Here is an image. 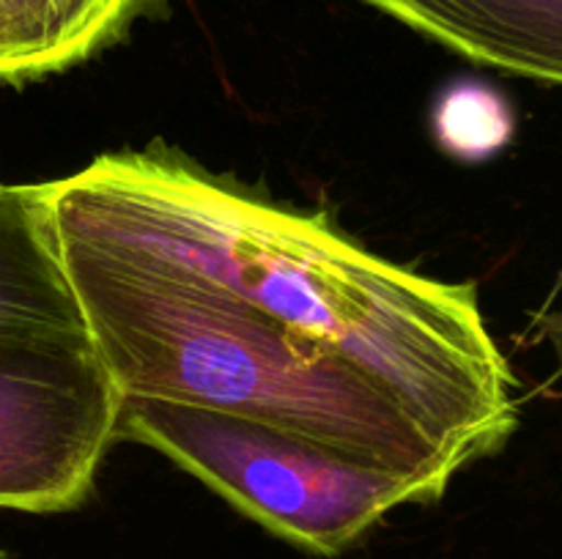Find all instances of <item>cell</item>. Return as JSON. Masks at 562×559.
Listing matches in <instances>:
<instances>
[{"label":"cell","instance_id":"6da1fadb","mask_svg":"<svg viewBox=\"0 0 562 559\" xmlns=\"http://www.w3.org/2000/svg\"><path fill=\"white\" fill-rule=\"evenodd\" d=\"M53 228L206 283L360 367L461 466L519 425L516 378L477 305L329 223L212 175L170 148L102 153L42 184Z\"/></svg>","mask_w":562,"mask_h":559},{"label":"cell","instance_id":"7a4b0ae2","mask_svg":"<svg viewBox=\"0 0 562 559\" xmlns=\"http://www.w3.org/2000/svg\"><path fill=\"white\" fill-rule=\"evenodd\" d=\"M88 334L121 398L223 411L404 475L434 499L464 466L368 373L234 296L55 230Z\"/></svg>","mask_w":562,"mask_h":559},{"label":"cell","instance_id":"3957f363","mask_svg":"<svg viewBox=\"0 0 562 559\" xmlns=\"http://www.w3.org/2000/svg\"><path fill=\"white\" fill-rule=\"evenodd\" d=\"M121 436L168 455L247 518L316 554L344 551L401 504L437 502L409 477L223 411L121 398Z\"/></svg>","mask_w":562,"mask_h":559},{"label":"cell","instance_id":"277c9868","mask_svg":"<svg viewBox=\"0 0 562 559\" xmlns=\"http://www.w3.org/2000/svg\"><path fill=\"white\" fill-rule=\"evenodd\" d=\"M121 395L93 340L0 338V507L64 513L119 438Z\"/></svg>","mask_w":562,"mask_h":559},{"label":"cell","instance_id":"5b68a950","mask_svg":"<svg viewBox=\"0 0 562 559\" xmlns=\"http://www.w3.org/2000/svg\"><path fill=\"white\" fill-rule=\"evenodd\" d=\"M442 47L562 85V0H362Z\"/></svg>","mask_w":562,"mask_h":559},{"label":"cell","instance_id":"8992f818","mask_svg":"<svg viewBox=\"0 0 562 559\" xmlns=\"http://www.w3.org/2000/svg\"><path fill=\"white\" fill-rule=\"evenodd\" d=\"M0 338L91 340L42 184L0 181Z\"/></svg>","mask_w":562,"mask_h":559},{"label":"cell","instance_id":"52a82bcc","mask_svg":"<svg viewBox=\"0 0 562 559\" xmlns=\"http://www.w3.org/2000/svg\"><path fill=\"white\" fill-rule=\"evenodd\" d=\"M154 0H0V80L58 75L113 44Z\"/></svg>","mask_w":562,"mask_h":559},{"label":"cell","instance_id":"ba28073f","mask_svg":"<svg viewBox=\"0 0 562 559\" xmlns=\"http://www.w3.org/2000/svg\"><path fill=\"white\" fill-rule=\"evenodd\" d=\"M514 110L492 85L456 82L434 110V135L450 157L477 162L503 151L514 137Z\"/></svg>","mask_w":562,"mask_h":559},{"label":"cell","instance_id":"9c48e42d","mask_svg":"<svg viewBox=\"0 0 562 559\" xmlns=\"http://www.w3.org/2000/svg\"><path fill=\"white\" fill-rule=\"evenodd\" d=\"M547 329H549V338H552V343H554V351H558V356L562 362V312L549 318Z\"/></svg>","mask_w":562,"mask_h":559},{"label":"cell","instance_id":"30bf717a","mask_svg":"<svg viewBox=\"0 0 562 559\" xmlns=\"http://www.w3.org/2000/svg\"><path fill=\"white\" fill-rule=\"evenodd\" d=\"M0 559H9V554H5V551H0Z\"/></svg>","mask_w":562,"mask_h":559}]
</instances>
